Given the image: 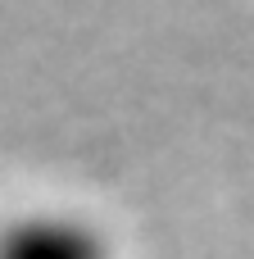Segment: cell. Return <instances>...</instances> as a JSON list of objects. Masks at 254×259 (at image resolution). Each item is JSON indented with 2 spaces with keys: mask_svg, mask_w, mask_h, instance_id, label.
<instances>
[{
  "mask_svg": "<svg viewBox=\"0 0 254 259\" xmlns=\"http://www.w3.org/2000/svg\"><path fill=\"white\" fill-rule=\"evenodd\" d=\"M0 259H109V246L86 219L23 214L0 228Z\"/></svg>",
  "mask_w": 254,
  "mask_h": 259,
  "instance_id": "obj_1",
  "label": "cell"
}]
</instances>
